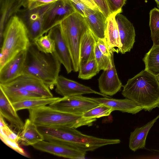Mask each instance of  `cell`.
<instances>
[{
	"instance_id": "obj_11",
	"label": "cell",
	"mask_w": 159,
	"mask_h": 159,
	"mask_svg": "<svg viewBox=\"0 0 159 159\" xmlns=\"http://www.w3.org/2000/svg\"><path fill=\"white\" fill-rule=\"evenodd\" d=\"M112 50L111 53V62L107 68L103 70L98 79V87L101 93L106 95L113 96L119 91L123 86L119 80L114 64Z\"/></svg>"
},
{
	"instance_id": "obj_22",
	"label": "cell",
	"mask_w": 159,
	"mask_h": 159,
	"mask_svg": "<svg viewBox=\"0 0 159 159\" xmlns=\"http://www.w3.org/2000/svg\"><path fill=\"white\" fill-rule=\"evenodd\" d=\"M1 18L0 24V44L1 46L3 40L5 25L9 19L12 16L22 5L23 0H1Z\"/></svg>"
},
{
	"instance_id": "obj_18",
	"label": "cell",
	"mask_w": 159,
	"mask_h": 159,
	"mask_svg": "<svg viewBox=\"0 0 159 159\" xmlns=\"http://www.w3.org/2000/svg\"><path fill=\"white\" fill-rule=\"evenodd\" d=\"M12 104L0 88V115L6 119L19 135L22 130L24 123L18 116Z\"/></svg>"
},
{
	"instance_id": "obj_10",
	"label": "cell",
	"mask_w": 159,
	"mask_h": 159,
	"mask_svg": "<svg viewBox=\"0 0 159 159\" xmlns=\"http://www.w3.org/2000/svg\"><path fill=\"white\" fill-rule=\"evenodd\" d=\"M54 3V2H53ZM28 10L25 16L29 37L31 43L43 35L44 17L53 3Z\"/></svg>"
},
{
	"instance_id": "obj_25",
	"label": "cell",
	"mask_w": 159,
	"mask_h": 159,
	"mask_svg": "<svg viewBox=\"0 0 159 159\" xmlns=\"http://www.w3.org/2000/svg\"><path fill=\"white\" fill-rule=\"evenodd\" d=\"M120 13L117 12L111 14L107 18L105 38L108 46L111 48L115 49L117 48V52L121 47L118 25L115 17L117 14Z\"/></svg>"
},
{
	"instance_id": "obj_42",
	"label": "cell",
	"mask_w": 159,
	"mask_h": 159,
	"mask_svg": "<svg viewBox=\"0 0 159 159\" xmlns=\"http://www.w3.org/2000/svg\"><path fill=\"white\" fill-rule=\"evenodd\" d=\"M156 77H157V78L158 80L159 81V75Z\"/></svg>"
},
{
	"instance_id": "obj_26",
	"label": "cell",
	"mask_w": 159,
	"mask_h": 159,
	"mask_svg": "<svg viewBox=\"0 0 159 159\" xmlns=\"http://www.w3.org/2000/svg\"><path fill=\"white\" fill-rule=\"evenodd\" d=\"M143 60L145 70L155 76L159 75V45L153 46Z\"/></svg>"
},
{
	"instance_id": "obj_39",
	"label": "cell",
	"mask_w": 159,
	"mask_h": 159,
	"mask_svg": "<svg viewBox=\"0 0 159 159\" xmlns=\"http://www.w3.org/2000/svg\"><path fill=\"white\" fill-rule=\"evenodd\" d=\"M82 3L89 8L92 9L99 10L98 7L93 0H80Z\"/></svg>"
},
{
	"instance_id": "obj_17",
	"label": "cell",
	"mask_w": 159,
	"mask_h": 159,
	"mask_svg": "<svg viewBox=\"0 0 159 159\" xmlns=\"http://www.w3.org/2000/svg\"><path fill=\"white\" fill-rule=\"evenodd\" d=\"M85 18L96 40L105 38L107 18L99 10L87 7L84 11Z\"/></svg>"
},
{
	"instance_id": "obj_30",
	"label": "cell",
	"mask_w": 159,
	"mask_h": 159,
	"mask_svg": "<svg viewBox=\"0 0 159 159\" xmlns=\"http://www.w3.org/2000/svg\"><path fill=\"white\" fill-rule=\"evenodd\" d=\"M39 50L47 53H52L55 50L54 41L48 34L36 39L33 42Z\"/></svg>"
},
{
	"instance_id": "obj_41",
	"label": "cell",
	"mask_w": 159,
	"mask_h": 159,
	"mask_svg": "<svg viewBox=\"0 0 159 159\" xmlns=\"http://www.w3.org/2000/svg\"><path fill=\"white\" fill-rule=\"evenodd\" d=\"M71 1H72L75 3H76L80 1H81L80 0H70Z\"/></svg>"
},
{
	"instance_id": "obj_24",
	"label": "cell",
	"mask_w": 159,
	"mask_h": 159,
	"mask_svg": "<svg viewBox=\"0 0 159 159\" xmlns=\"http://www.w3.org/2000/svg\"><path fill=\"white\" fill-rule=\"evenodd\" d=\"M96 39L89 29L83 35L80 47V65L85 62L94 56Z\"/></svg>"
},
{
	"instance_id": "obj_29",
	"label": "cell",
	"mask_w": 159,
	"mask_h": 159,
	"mask_svg": "<svg viewBox=\"0 0 159 159\" xmlns=\"http://www.w3.org/2000/svg\"><path fill=\"white\" fill-rule=\"evenodd\" d=\"M149 26L151 30V38L153 45H159V9L156 7L152 9L149 13Z\"/></svg>"
},
{
	"instance_id": "obj_31",
	"label": "cell",
	"mask_w": 159,
	"mask_h": 159,
	"mask_svg": "<svg viewBox=\"0 0 159 159\" xmlns=\"http://www.w3.org/2000/svg\"><path fill=\"white\" fill-rule=\"evenodd\" d=\"M112 108L105 105L100 104L85 113L83 116L89 118H99L109 116L113 111Z\"/></svg>"
},
{
	"instance_id": "obj_2",
	"label": "cell",
	"mask_w": 159,
	"mask_h": 159,
	"mask_svg": "<svg viewBox=\"0 0 159 159\" xmlns=\"http://www.w3.org/2000/svg\"><path fill=\"white\" fill-rule=\"evenodd\" d=\"M122 94L145 111L159 107V81L145 69L128 80Z\"/></svg>"
},
{
	"instance_id": "obj_12",
	"label": "cell",
	"mask_w": 159,
	"mask_h": 159,
	"mask_svg": "<svg viewBox=\"0 0 159 159\" xmlns=\"http://www.w3.org/2000/svg\"><path fill=\"white\" fill-rule=\"evenodd\" d=\"M56 92L64 97H69L84 94L94 93L104 97H108L98 92L91 88L68 79L62 75H59L55 84Z\"/></svg>"
},
{
	"instance_id": "obj_34",
	"label": "cell",
	"mask_w": 159,
	"mask_h": 159,
	"mask_svg": "<svg viewBox=\"0 0 159 159\" xmlns=\"http://www.w3.org/2000/svg\"><path fill=\"white\" fill-rule=\"evenodd\" d=\"M60 0H23L24 5L27 7L28 10L46 6Z\"/></svg>"
},
{
	"instance_id": "obj_14",
	"label": "cell",
	"mask_w": 159,
	"mask_h": 159,
	"mask_svg": "<svg viewBox=\"0 0 159 159\" xmlns=\"http://www.w3.org/2000/svg\"><path fill=\"white\" fill-rule=\"evenodd\" d=\"M48 34L54 41V53L61 64L64 66L67 73H70L73 70L71 58L59 25L51 28Z\"/></svg>"
},
{
	"instance_id": "obj_3",
	"label": "cell",
	"mask_w": 159,
	"mask_h": 159,
	"mask_svg": "<svg viewBox=\"0 0 159 159\" xmlns=\"http://www.w3.org/2000/svg\"><path fill=\"white\" fill-rule=\"evenodd\" d=\"M61 64L54 52H42L31 43L27 50L23 74L39 79L52 89L55 85L59 76Z\"/></svg>"
},
{
	"instance_id": "obj_28",
	"label": "cell",
	"mask_w": 159,
	"mask_h": 159,
	"mask_svg": "<svg viewBox=\"0 0 159 159\" xmlns=\"http://www.w3.org/2000/svg\"><path fill=\"white\" fill-rule=\"evenodd\" d=\"M99 72L98 65L94 56L85 62L80 65L78 77L83 80H89Z\"/></svg>"
},
{
	"instance_id": "obj_40",
	"label": "cell",
	"mask_w": 159,
	"mask_h": 159,
	"mask_svg": "<svg viewBox=\"0 0 159 159\" xmlns=\"http://www.w3.org/2000/svg\"><path fill=\"white\" fill-rule=\"evenodd\" d=\"M157 3V6L159 8V0H155Z\"/></svg>"
},
{
	"instance_id": "obj_32",
	"label": "cell",
	"mask_w": 159,
	"mask_h": 159,
	"mask_svg": "<svg viewBox=\"0 0 159 159\" xmlns=\"http://www.w3.org/2000/svg\"><path fill=\"white\" fill-rule=\"evenodd\" d=\"M0 137L3 138L13 142H18L19 136L15 134L5 122L3 118L0 115Z\"/></svg>"
},
{
	"instance_id": "obj_19",
	"label": "cell",
	"mask_w": 159,
	"mask_h": 159,
	"mask_svg": "<svg viewBox=\"0 0 159 159\" xmlns=\"http://www.w3.org/2000/svg\"><path fill=\"white\" fill-rule=\"evenodd\" d=\"M90 98L100 104H102L112 108L113 111L117 110L134 114L143 110L141 107L134 101L127 98L122 99L106 97Z\"/></svg>"
},
{
	"instance_id": "obj_4",
	"label": "cell",
	"mask_w": 159,
	"mask_h": 159,
	"mask_svg": "<svg viewBox=\"0 0 159 159\" xmlns=\"http://www.w3.org/2000/svg\"><path fill=\"white\" fill-rule=\"evenodd\" d=\"M26 25L16 15L11 16L5 27L1 47L0 69L30 44Z\"/></svg>"
},
{
	"instance_id": "obj_6",
	"label": "cell",
	"mask_w": 159,
	"mask_h": 159,
	"mask_svg": "<svg viewBox=\"0 0 159 159\" xmlns=\"http://www.w3.org/2000/svg\"><path fill=\"white\" fill-rule=\"evenodd\" d=\"M63 38L71 56L73 71H79L80 47L82 37L89 29L85 17L75 12L59 24Z\"/></svg>"
},
{
	"instance_id": "obj_7",
	"label": "cell",
	"mask_w": 159,
	"mask_h": 159,
	"mask_svg": "<svg viewBox=\"0 0 159 159\" xmlns=\"http://www.w3.org/2000/svg\"><path fill=\"white\" fill-rule=\"evenodd\" d=\"M100 104L90 98L80 95L61 98L49 106L54 109L62 112L83 115L87 111Z\"/></svg>"
},
{
	"instance_id": "obj_27",
	"label": "cell",
	"mask_w": 159,
	"mask_h": 159,
	"mask_svg": "<svg viewBox=\"0 0 159 159\" xmlns=\"http://www.w3.org/2000/svg\"><path fill=\"white\" fill-rule=\"evenodd\" d=\"M61 98L52 97L29 99L12 103L16 111L29 109L50 104L59 100Z\"/></svg>"
},
{
	"instance_id": "obj_35",
	"label": "cell",
	"mask_w": 159,
	"mask_h": 159,
	"mask_svg": "<svg viewBox=\"0 0 159 159\" xmlns=\"http://www.w3.org/2000/svg\"><path fill=\"white\" fill-rule=\"evenodd\" d=\"M111 14L122 11V7L126 0H106Z\"/></svg>"
},
{
	"instance_id": "obj_23",
	"label": "cell",
	"mask_w": 159,
	"mask_h": 159,
	"mask_svg": "<svg viewBox=\"0 0 159 159\" xmlns=\"http://www.w3.org/2000/svg\"><path fill=\"white\" fill-rule=\"evenodd\" d=\"M0 88L12 104L29 99L44 98L8 84H0Z\"/></svg>"
},
{
	"instance_id": "obj_36",
	"label": "cell",
	"mask_w": 159,
	"mask_h": 159,
	"mask_svg": "<svg viewBox=\"0 0 159 159\" xmlns=\"http://www.w3.org/2000/svg\"><path fill=\"white\" fill-rule=\"evenodd\" d=\"M96 44L99 49L104 55L110 57L112 50L116 51L115 49L111 48L107 43L106 38L104 39H98L96 40Z\"/></svg>"
},
{
	"instance_id": "obj_9",
	"label": "cell",
	"mask_w": 159,
	"mask_h": 159,
	"mask_svg": "<svg viewBox=\"0 0 159 159\" xmlns=\"http://www.w3.org/2000/svg\"><path fill=\"white\" fill-rule=\"evenodd\" d=\"M32 147L39 151L70 159L84 158L86 153V152L73 146L44 140Z\"/></svg>"
},
{
	"instance_id": "obj_38",
	"label": "cell",
	"mask_w": 159,
	"mask_h": 159,
	"mask_svg": "<svg viewBox=\"0 0 159 159\" xmlns=\"http://www.w3.org/2000/svg\"><path fill=\"white\" fill-rule=\"evenodd\" d=\"M71 2L75 9L76 12H77L85 17L84 11L86 8L88 7L82 3L81 1H80L76 3H75L71 1Z\"/></svg>"
},
{
	"instance_id": "obj_33",
	"label": "cell",
	"mask_w": 159,
	"mask_h": 159,
	"mask_svg": "<svg viewBox=\"0 0 159 159\" xmlns=\"http://www.w3.org/2000/svg\"><path fill=\"white\" fill-rule=\"evenodd\" d=\"M94 53L99 71L101 70H104L107 69L111 62V56L110 57H109L104 55L99 49L96 43L95 47Z\"/></svg>"
},
{
	"instance_id": "obj_37",
	"label": "cell",
	"mask_w": 159,
	"mask_h": 159,
	"mask_svg": "<svg viewBox=\"0 0 159 159\" xmlns=\"http://www.w3.org/2000/svg\"><path fill=\"white\" fill-rule=\"evenodd\" d=\"M99 10L107 18L111 14L106 0H93Z\"/></svg>"
},
{
	"instance_id": "obj_43",
	"label": "cell",
	"mask_w": 159,
	"mask_h": 159,
	"mask_svg": "<svg viewBox=\"0 0 159 159\" xmlns=\"http://www.w3.org/2000/svg\"></svg>"
},
{
	"instance_id": "obj_13",
	"label": "cell",
	"mask_w": 159,
	"mask_h": 159,
	"mask_svg": "<svg viewBox=\"0 0 159 159\" xmlns=\"http://www.w3.org/2000/svg\"><path fill=\"white\" fill-rule=\"evenodd\" d=\"M27 50L19 53L0 69V84L9 83L23 74Z\"/></svg>"
},
{
	"instance_id": "obj_21",
	"label": "cell",
	"mask_w": 159,
	"mask_h": 159,
	"mask_svg": "<svg viewBox=\"0 0 159 159\" xmlns=\"http://www.w3.org/2000/svg\"><path fill=\"white\" fill-rule=\"evenodd\" d=\"M159 118V115L144 126L137 127L131 132L129 147L131 150L135 152L145 147L146 140L148 133Z\"/></svg>"
},
{
	"instance_id": "obj_1",
	"label": "cell",
	"mask_w": 159,
	"mask_h": 159,
	"mask_svg": "<svg viewBox=\"0 0 159 159\" xmlns=\"http://www.w3.org/2000/svg\"><path fill=\"white\" fill-rule=\"evenodd\" d=\"M37 127L44 140L71 145L86 152L120 142L119 139H104L84 134L74 128L41 126H37Z\"/></svg>"
},
{
	"instance_id": "obj_8",
	"label": "cell",
	"mask_w": 159,
	"mask_h": 159,
	"mask_svg": "<svg viewBox=\"0 0 159 159\" xmlns=\"http://www.w3.org/2000/svg\"><path fill=\"white\" fill-rule=\"evenodd\" d=\"M76 12L70 0H60L54 2L44 16V34L58 25L66 18Z\"/></svg>"
},
{
	"instance_id": "obj_20",
	"label": "cell",
	"mask_w": 159,
	"mask_h": 159,
	"mask_svg": "<svg viewBox=\"0 0 159 159\" xmlns=\"http://www.w3.org/2000/svg\"><path fill=\"white\" fill-rule=\"evenodd\" d=\"M21 145L32 146L44 140L43 135L38 129L37 126L29 118L25 120L23 129L18 135Z\"/></svg>"
},
{
	"instance_id": "obj_15",
	"label": "cell",
	"mask_w": 159,
	"mask_h": 159,
	"mask_svg": "<svg viewBox=\"0 0 159 159\" xmlns=\"http://www.w3.org/2000/svg\"><path fill=\"white\" fill-rule=\"evenodd\" d=\"M7 84L21 88L44 98L53 97L48 86L39 79L28 75L22 74Z\"/></svg>"
},
{
	"instance_id": "obj_16",
	"label": "cell",
	"mask_w": 159,
	"mask_h": 159,
	"mask_svg": "<svg viewBox=\"0 0 159 159\" xmlns=\"http://www.w3.org/2000/svg\"><path fill=\"white\" fill-rule=\"evenodd\" d=\"M115 18L121 44V47L118 52L125 54L130 52L135 42V34L134 27L127 18L120 13L117 14Z\"/></svg>"
},
{
	"instance_id": "obj_5",
	"label": "cell",
	"mask_w": 159,
	"mask_h": 159,
	"mask_svg": "<svg viewBox=\"0 0 159 159\" xmlns=\"http://www.w3.org/2000/svg\"><path fill=\"white\" fill-rule=\"evenodd\" d=\"M29 119L37 126H64L77 128L93 125L96 118H89L54 109L43 106L28 109Z\"/></svg>"
}]
</instances>
